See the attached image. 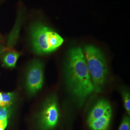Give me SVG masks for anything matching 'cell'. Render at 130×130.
<instances>
[{
	"label": "cell",
	"instance_id": "14",
	"mask_svg": "<svg viewBox=\"0 0 130 130\" xmlns=\"http://www.w3.org/2000/svg\"><path fill=\"white\" fill-rule=\"evenodd\" d=\"M8 51H10L7 47H5L3 45H0V56L4 54L5 52Z\"/></svg>",
	"mask_w": 130,
	"mask_h": 130
},
{
	"label": "cell",
	"instance_id": "4",
	"mask_svg": "<svg viewBox=\"0 0 130 130\" xmlns=\"http://www.w3.org/2000/svg\"><path fill=\"white\" fill-rule=\"evenodd\" d=\"M60 117L58 101L55 96L48 98L36 117V125L40 130H53L57 125Z\"/></svg>",
	"mask_w": 130,
	"mask_h": 130
},
{
	"label": "cell",
	"instance_id": "2",
	"mask_svg": "<svg viewBox=\"0 0 130 130\" xmlns=\"http://www.w3.org/2000/svg\"><path fill=\"white\" fill-rule=\"evenodd\" d=\"M84 54L94 90L99 93L105 86L108 75L105 56L99 49L91 45L84 47Z\"/></svg>",
	"mask_w": 130,
	"mask_h": 130
},
{
	"label": "cell",
	"instance_id": "8",
	"mask_svg": "<svg viewBox=\"0 0 130 130\" xmlns=\"http://www.w3.org/2000/svg\"><path fill=\"white\" fill-rule=\"evenodd\" d=\"M21 19H22L21 15V14H19V19H18L17 22L16 23V26L14 28L12 32L10 34L9 37L8 38L7 47L9 51H11L12 47L14 46V45L15 44V42L18 39L19 28L21 24Z\"/></svg>",
	"mask_w": 130,
	"mask_h": 130
},
{
	"label": "cell",
	"instance_id": "5",
	"mask_svg": "<svg viewBox=\"0 0 130 130\" xmlns=\"http://www.w3.org/2000/svg\"><path fill=\"white\" fill-rule=\"evenodd\" d=\"M43 65L39 60H34L28 66L26 78V87L30 96L36 94L43 84Z\"/></svg>",
	"mask_w": 130,
	"mask_h": 130
},
{
	"label": "cell",
	"instance_id": "9",
	"mask_svg": "<svg viewBox=\"0 0 130 130\" xmlns=\"http://www.w3.org/2000/svg\"><path fill=\"white\" fill-rule=\"evenodd\" d=\"M19 56V54L16 52L12 51L8 52L5 54L3 57V64L5 67L8 68L15 67Z\"/></svg>",
	"mask_w": 130,
	"mask_h": 130
},
{
	"label": "cell",
	"instance_id": "10",
	"mask_svg": "<svg viewBox=\"0 0 130 130\" xmlns=\"http://www.w3.org/2000/svg\"><path fill=\"white\" fill-rule=\"evenodd\" d=\"M15 98L14 93H2L0 98V107H11Z\"/></svg>",
	"mask_w": 130,
	"mask_h": 130
},
{
	"label": "cell",
	"instance_id": "3",
	"mask_svg": "<svg viewBox=\"0 0 130 130\" xmlns=\"http://www.w3.org/2000/svg\"><path fill=\"white\" fill-rule=\"evenodd\" d=\"M33 50L39 55H45L56 50L64 42L60 36L40 22L33 24L30 28Z\"/></svg>",
	"mask_w": 130,
	"mask_h": 130
},
{
	"label": "cell",
	"instance_id": "11",
	"mask_svg": "<svg viewBox=\"0 0 130 130\" xmlns=\"http://www.w3.org/2000/svg\"><path fill=\"white\" fill-rule=\"evenodd\" d=\"M11 107H0V121H8L11 116L12 109Z\"/></svg>",
	"mask_w": 130,
	"mask_h": 130
},
{
	"label": "cell",
	"instance_id": "1",
	"mask_svg": "<svg viewBox=\"0 0 130 130\" xmlns=\"http://www.w3.org/2000/svg\"><path fill=\"white\" fill-rule=\"evenodd\" d=\"M64 73L70 93L79 105H83L94 90L84 52L80 47H73L69 50L65 61Z\"/></svg>",
	"mask_w": 130,
	"mask_h": 130
},
{
	"label": "cell",
	"instance_id": "12",
	"mask_svg": "<svg viewBox=\"0 0 130 130\" xmlns=\"http://www.w3.org/2000/svg\"><path fill=\"white\" fill-rule=\"evenodd\" d=\"M124 106L126 110L130 115V93L127 91L123 90L121 91Z\"/></svg>",
	"mask_w": 130,
	"mask_h": 130
},
{
	"label": "cell",
	"instance_id": "7",
	"mask_svg": "<svg viewBox=\"0 0 130 130\" xmlns=\"http://www.w3.org/2000/svg\"><path fill=\"white\" fill-rule=\"evenodd\" d=\"M112 113H109L104 116L88 123L92 130H107L111 121Z\"/></svg>",
	"mask_w": 130,
	"mask_h": 130
},
{
	"label": "cell",
	"instance_id": "13",
	"mask_svg": "<svg viewBox=\"0 0 130 130\" xmlns=\"http://www.w3.org/2000/svg\"><path fill=\"white\" fill-rule=\"evenodd\" d=\"M130 120L129 117H124L121 122L119 130H130Z\"/></svg>",
	"mask_w": 130,
	"mask_h": 130
},
{
	"label": "cell",
	"instance_id": "6",
	"mask_svg": "<svg viewBox=\"0 0 130 130\" xmlns=\"http://www.w3.org/2000/svg\"><path fill=\"white\" fill-rule=\"evenodd\" d=\"M109 113H112L111 107L107 100H100L90 112L87 119L88 123Z\"/></svg>",
	"mask_w": 130,
	"mask_h": 130
}]
</instances>
